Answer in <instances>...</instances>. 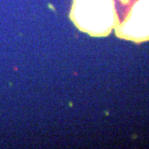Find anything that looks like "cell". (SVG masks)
<instances>
[{"label": "cell", "instance_id": "3957f363", "mask_svg": "<svg viewBox=\"0 0 149 149\" xmlns=\"http://www.w3.org/2000/svg\"><path fill=\"white\" fill-rule=\"evenodd\" d=\"M121 3H122L123 4H128V2H129V0H119Z\"/></svg>", "mask_w": 149, "mask_h": 149}, {"label": "cell", "instance_id": "6da1fadb", "mask_svg": "<svg viewBox=\"0 0 149 149\" xmlns=\"http://www.w3.org/2000/svg\"><path fill=\"white\" fill-rule=\"evenodd\" d=\"M70 18L81 32L107 37L119 22L113 0H73Z\"/></svg>", "mask_w": 149, "mask_h": 149}, {"label": "cell", "instance_id": "7a4b0ae2", "mask_svg": "<svg viewBox=\"0 0 149 149\" xmlns=\"http://www.w3.org/2000/svg\"><path fill=\"white\" fill-rule=\"evenodd\" d=\"M114 30L123 40L136 43L149 41V0H136Z\"/></svg>", "mask_w": 149, "mask_h": 149}]
</instances>
